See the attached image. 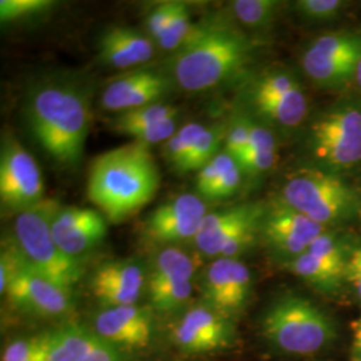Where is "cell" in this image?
I'll use <instances>...</instances> for the list:
<instances>
[{
	"label": "cell",
	"mask_w": 361,
	"mask_h": 361,
	"mask_svg": "<svg viewBox=\"0 0 361 361\" xmlns=\"http://www.w3.org/2000/svg\"><path fill=\"white\" fill-rule=\"evenodd\" d=\"M193 26L188 6L185 3L176 1L170 23L164 35L158 40V44L164 50L177 51L182 46V43L189 37Z\"/></svg>",
	"instance_id": "31"
},
{
	"label": "cell",
	"mask_w": 361,
	"mask_h": 361,
	"mask_svg": "<svg viewBox=\"0 0 361 361\" xmlns=\"http://www.w3.org/2000/svg\"><path fill=\"white\" fill-rule=\"evenodd\" d=\"M170 337L186 355H207L233 347L235 329L232 319L202 302L180 314L170 326Z\"/></svg>",
	"instance_id": "13"
},
{
	"label": "cell",
	"mask_w": 361,
	"mask_h": 361,
	"mask_svg": "<svg viewBox=\"0 0 361 361\" xmlns=\"http://www.w3.org/2000/svg\"><path fill=\"white\" fill-rule=\"evenodd\" d=\"M353 359L361 361V337H353Z\"/></svg>",
	"instance_id": "39"
},
{
	"label": "cell",
	"mask_w": 361,
	"mask_h": 361,
	"mask_svg": "<svg viewBox=\"0 0 361 361\" xmlns=\"http://www.w3.org/2000/svg\"><path fill=\"white\" fill-rule=\"evenodd\" d=\"M250 126H252V119L246 116H240L234 119L229 126H226L224 152L233 157L237 161V164L247 147L249 137H250Z\"/></svg>",
	"instance_id": "35"
},
{
	"label": "cell",
	"mask_w": 361,
	"mask_h": 361,
	"mask_svg": "<svg viewBox=\"0 0 361 361\" xmlns=\"http://www.w3.org/2000/svg\"><path fill=\"white\" fill-rule=\"evenodd\" d=\"M6 296L16 310L37 317H62L74 310L73 290L31 269L22 256L20 269L8 285Z\"/></svg>",
	"instance_id": "14"
},
{
	"label": "cell",
	"mask_w": 361,
	"mask_h": 361,
	"mask_svg": "<svg viewBox=\"0 0 361 361\" xmlns=\"http://www.w3.org/2000/svg\"><path fill=\"white\" fill-rule=\"evenodd\" d=\"M277 161V150H246L238 161L241 170L249 176L269 171Z\"/></svg>",
	"instance_id": "36"
},
{
	"label": "cell",
	"mask_w": 361,
	"mask_h": 361,
	"mask_svg": "<svg viewBox=\"0 0 361 361\" xmlns=\"http://www.w3.org/2000/svg\"><path fill=\"white\" fill-rule=\"evenodd\" d=\"M158 188L159 171L149 146L133 142L94 159L87 197L111 222H121L147 205Z\"/></svg>",
	"instance_id": "2"
},
{
	"label": "cell",
	"mask_w": 361,
	"mask_h": 361,
	"mask_svg": "<svg viewBox=\"0 0 361 361\" xmlns=\"http://www.w3.org/2000/svg\"><path fill=\"white\" fill-rule=\"evenodd\" d=\"M355 82L359 85V87H361V62L359 67H357V71H356V75H355Z\"/></svg>",
	"instance_id": "41"
},
{
	"label": "cell",
	"mask_w": 361,
	"mask_h": 361,
	"mask_svg": "<svg viewBox=\"0 0 361 361\" xmlns=\"http://www.w3.org/2000/svg\"><path fill=\"white\" fill-rule=\"evenodd\" d=\"M51 0H1L0 19L4 23L26 20L42 13H47L54 7Z\"/></svg>",
	"instance_id": "34"
},
{
	"label": "cell",
	"mask_w": 361,
	"mask_h": 361,
	"mask_svg": "<svg viewBox=\"0 0 361 361\" xmlns=\"http://www.w3.org/2000/svg\"><path fill=\"white\" fill-rule=\"evenodd\" d=\"M326 228L289 207L281 198L265 209L261 231L271 250L288 261L305 253Z\"/></svg>",
	"instance_id": "15"
},
{
	"label": "cell",
	"mask_w": 361,
	"mask_h": 361,
	"mask_svg": "<svg viewBox=\"0 0 361 361\" xmlns=\"http://www.w3.org/2000/svg\"><path fill=\"white\" fill-rule=\"evenodd\" d=\"M99 59L116 68H129L149 62L154 55L150 37L130 27L116 26L104 31L98 43Z\"/></svg>",
	"instance_id": "23"
},
{
	"label": "cell",
	"mask_w": 361,
	"mask_h": 361,
	"mask_svg": "<svg viewBox=\"0 0 361 361\" xmlns=\"http://www.w3.org/2000/svg\"><path fill=\"white\" fill-rule=\"evenodd\" d=\"M261 331L271 347L298 356L314 355L337 338L328 313L298 295L276 298L264 313Z\"/></svg>",
	"instance_id": "4"
},
{
	"label": "cell",
	"mask_w": 361,
	"mask_h": 361,
	"mask_svg": "<svg viewBox=\"0 0 361 361\" xmlns=\"http://www.w3.org/2000/svg\"><path fill=\"white\" fill-rule=\"evenodd\" d=\"M46 335V361H130L122 349L82 325L66 324Z\"/></svg>",
	"instance_id": "18"
},
{
	"label": "cell",
	"mask_w": 361,
	"mask_h": 361,
	"mask_svg": "<svg viewBox=\"0 0 361 361\" xmlns=\"http://www.w3.org/2000/svg\"><path fill=\"white\" fill-rule=\"evenodd\" d=\"M47 335L28 336L11 341L1 353V361H46Z\"/></svg>",
	"instance_id": "30"
},
{
	"label": "cell",
	"mask_w": 361,
	"mask_h": 361,
	"mask_svg": "<svg viewBox=\"0 0 361 361\" xmlns=\"http://www.w3.org/2000/svg\"><path fill=\"white\" fill-rule=\"evenodd\" d=\"M147 277L142 268L129 259L109 261L92 273L90 289L104 308L134 305L141 298Z\"/></svg>",
	"instance_id": "21"
},
{
	"label": "cell",
	"mask_w": 361,
	"mask_h": 361,
	"mask_svg": "<svg viewBox=\"0 0 361 361\" xmlns=\"http://www.w3.org/2000/svg\"><path fill=\"white\" fill-rule=\"evenodd\" d=\"M207 214V205L201 197L180 194L147 216L143 222V235L155 245L194 240Z\"/></svg>",
	"instance_id": "17"
},
{
	"label": "cell",
	"mask_w": 361,
	"mask_h": 361,
	"mask_svg": "<svg viewBox=\"0 0 361 361\" xmlns=\"http://www.w3.org/2000/svg\"><path fill=\"white\" fill-rule=\"evenodd\" d=\"M265 209L244 204L207 213L194 244L209 257L235 258L256 241Z\"/></svg>",
	"instance_id": "8"
},
{
	"label": "cell",
	"mask_w": 361,
	"mask_h": 361,
	"mask_svg": "<svg viewBox=\"0 0 361 361\" xmlns=\"http://www.w3.org/2000/svg\"><path fill=\"white\" fill-rule=\"evenodd\" d=\"M252 292V274L237 258H216L201 276L204 302L229 319L240 316Z\"/></svg>",
	"instance_id": "16"
},
{
	"label": "cell",
	"mask_w": 361,
	"mask_h": 361,
	"mask_svg": "<svg viewBox=\"0 0 361 361\" xmlns=\"http://www.w3.org/2000/svg\"><path fill=\"white\" fill-rule=\"evenodd\" d=\"M56 245L68 257H79L104 243L107 234L106 219L86 207H61L51 224Z\"/></svg>",
	"instance_id": "20"
},
{
	"label": "cell",
	"mask_w": 361,
	"mask_h": 361,
	"mask_svg": "<svg viewBox=\"0 0 361 361\" xmlns=\"http://www.w3.org/2000/svg\"><path fill=\"white\" fill-rule=\"evenodd\" d=\"M345 281L352 285L361 300V241L352 246L345 268Z\"/></svg>",
	"instance_id": "38"
},
{
	"label": "cell",
	"mask_w": 361,
	"mask_h": 361,
	"mask_svg": "<svg viewBox=\"0 0 361 361\" xmlns=\"http://www.w3.org/2000/svg\"><path fill=\"white\" fill-rule=\"evenodd\" d=\"M170 90V79L155 70H135L113 80L104 89L101 104L104 110L125 113L159 101Z\"/></svg>",
	"instance_id": "22"
},
{
	"label": "cell",
	"mask_w": 361,
	"mask_h": 361,
	"mask_svg": "<svg viewBox=\"0 0 361 361\" xmlns=\"http://www.w3.org/2000/svg\"><path fill=\"white\" fill-rule=\"evenodd\" d=\"M312 154L325 170L337 173L361 164V109L337 104L319 116L310 133Z\"/></svg>",
	"instance_id": "7"
},
{
	"label": "cell",
	"mask_w": 361,
	"mask_h": 361,
	"mask_svg": "<svg viewBox=\"0 0 361 361\" xmlns=\"http://www.w3.org/2000/svg\"><path fill=\"white\" fill-rule=\"evenodd\" d=\"M289 271L314 289L323 293H335L345 283V277L334 271L319 257L310 252L288 261Z\"/></svg>",
	"instance_id": "24"
},
{
	"label": "cell",
	"mask_w": 361,
	"mask_h": 361,
	"mask_svg": "<svg viewBox=\"0 0 361 361\" xmlns=\"http://www.w3.org/2000/svg\"><path fill=\"white\" fill-rule=\"evenodd\" d=\"M353 332H355V337H361V316L353 324Z\"/></svg>",
	"instance_id": "40"
},
{
	"label": "cell",
	"mask_w": 361,
	"mask_h": 361,
	"mask_svg": "<svg viewBox=\"0 0 361 361\" xmlns=\"http://www.w3.org/2000/svg\"><path fill=\"white\" fill-rule=\"evenodd\" d=\"M243 170L237 161L225 152H221V169L219 178L213 185L207 200H226L231 198L240 189Z\"/></svg>",
	"instance_id": "32"
},
{
	"label": "cell",
	"mask_w": 361,
	"mask_h": 361,
	"mask_svg": "<svg viewBox=\"0 0 361 361\" xmlns=\"http://www.w3.org/2000/svg\"><path fill=\"white\" fill-rule=\"evenodd\" d=\"M226 135V125H213L204 130L198 142L194 147L193 153L190 155L185 171H194L205 168L207 164L214 159L221 153L219 149L225 142Z\"/></svg>",
	"instance_id": "29"
},
{
	"label": "cell",
	"mask_w": 361,
	"mask_h": 361,
	"mask_svg": "<svg viewBox=\"0 0 361 361\" xmlns=\"http://www.w3.org/2000/svg\"><path fill=\"white\" fill-rule=\"evenodd\" d=\"M280 4L276 0H237L233 1L232 8L237 20L244 26L264 28L274 20Z\"/></svg>",
	"instance_id": "28"
},
{
	"label": "cell",
	"mask_w": 361,
	"mask_h": 361,
	"mask_svg": "<svg viewBox=\"0 0 361 361\" xmlns=\"http://www.w3.org/2000/svg\"><path fill=\"white\" fill-rule=\"evenodd\" d=\"M174 6H176V1L159 3L147 15L146 26H147L150 37L155 39L157 42L161 39L168 28L171 15L174 11Z\"/></svg>",
	"instance_id": "37"
},
{
	"label": "cell",
	"mask_w": 361,
	"mask_h": 361,
	"mask_svg": "<svg viewBox=\"0 0 361 361\" xmlns=\"http://www.w3.org/2000/svg\"><path fill=\"white\" fill-rule=\"evenodd\" d=\"M348 3L343 0H298L295 10L310 22H332L347 8Z\"/></svg>",
	"instance_id": "33"
},
{
	"label": "cell",
	"mask_w": 361,
	"mask_h": 361,
	"mask_svg": "<svg viewBox=\"0 0 361 361\" xmlns=\"http://www.w3.org/2000/svg\"><path fill=\"white\" fill-rule=\"evenodd\" d=\"M255 111L267 122L297 128L308 114L310 102L296 78L286 71H269L255 80L249 90Z\"/></svg>",
	"instance_id": "11"
},
{
	"label": "cell",
	"mask_w": 361,
	"mask_h": 361,
	"mask_svg": "<svg viewBox=\"0 0 361 361\" xmlns=\"http://www.w3.org/2000/svg\"><path fill=\"white\" fill-rule=\"evenodd\" d=\"M361 62V32L336 31L314 39L301 56L304 73L317 86L343 87L355 80Z\"/></svg>",
	"instance_id": "9"
},
{
	"label": "cell",
	"mask_w": 361,
	"mask_h": 361,
	"mask_svg": "<svg viewBox=\"0 0 361 361\" xmlns=\"http://www.w3.org/2000/svg\"><path fill=\"white\" fill-rule=\"evenodd\" d=\"M91 87L79 78L44 79L26 101L27 125L52 159L75 168L80 162L91 123Z\"/></svg>",
	"instance_id": "1"
},
{
	"label": "cell",
	"mask_w": 361,
	"mask_h": 361,
	"mask_svg": "<svg viewBox=\"0 0 361 361\" xmlns=\"http://www.w3.org/2000/svg\"><path fill=\"white\" fill-rule=\"evenodd\" d=\"M44 183L35 158L16 138L4 134L0 152V200L3 207L18 214L39 205Z\"/></svg>",
	"instance_id": "10"
},
{
	"label": "cell",
	"mask_w": 361,
	"mask_h": 361,
	"mask_svg": "<svg viewBox=\"0 0 361 361\" xmlns=\"http://www.w3.org/2000/svg\"><path fill=\"white\" fill-rule=\"evenodd\" d=\"M193 258L178 247L162 249L147 274V293L152 310L169 314L180 310L193 293Z\"/></svg>",
	"instance_id": "12"
},
{
	"label": "cell",
	"mask_w": 361,
	"mask_h": 361,
	"mask_svg": "<svg viewBox=\"0 0 361 361\" xmlns=\"http://www.w3.org/2000/svg\"><path fill=\"white\" fill-rule=\"evenodd\" d=\"M59 209L56 201L44 198L37 207L19 213L13 222V246L31 269L73 290L82 267L80 261L65 255L52 237V219Z\"/></svg>",
	"instance_id": "6"
},
{
	"label": "cell",
	"mask_w": 361,
	"mask_h": 361,
	"mask_svg": "<svg viewBox=\"0 0 361 361\" xmlns=\"http://www.w3.org/2000/svg\"><path fill=\"white\" fill-rule=\"evenodd\" d=\"M352 246H349L337 233L326 231L312 243L307 252L320 258L328 267L345 277V268Z\"/></svg>",
	"instance_id": "26"
},
{
	"label": "cell",
	"mask_w": 361,
	"mask_h": 361,
	"mask_svg": "<svg viewBox=\"0 0 361 361\" xmlns=\"http://www.w3.org/2000/svg\"><path fill=\"white\" fill-rule=\"evenodd\" d=\"M281 200L324 228L347 224L361 213L360 194L325 169L297 170L285 182Z\"/></svg>",
	"instance_id": "5"
},
{
	"label": "cell",
	"mask_w": 361,
	"mask_h": 361,
	"mask_svg": "<svg viewBox=\"0 0 361 361\" xmlns=\"http://www.w3.org/2000/svg\"><path fill=\"white\" fill-rule=\"evenodd\" d=\"M180 114L178 107L168 104H153L134 109L125 113H119L111 122L113 130L121 134L128 135L130 131L154 126L162 122L176 119Z\"/></svg>",
	"instance_id": "25"
},
{
	"label": "cell",
	"mask_w": 361,
	"mask_h": 361,
	"mask_svg": "<svg viewBox=\"0 0 361 361\" xmlns=\"http://www.w3.org/2000/svg\"><path fill=\"white\" fill-rule=\"evenodd\" d=\"M252 51L253 46L241 30L226 22L205 20L193 26L174 54L173 77L183 90H212L240 74Z\"/></svg>",
	"instance_id": "3"
},
{
	"label": "cell",
	"mask_w": 361,
	"mask_h": 361,
	"mask_svg": "<svg viewBox=\"0 0 361 361\" xmlns=\"http://www.w3.org/2000/svg\"><path fill=\"white\" fill-rule=\"evenodd\" d=\"M205 129L204 125L197 122L188 123L165 142V155L173 168L185 173L188 161Z\"/></svg>",
	"instance_id": "27"
},
{
	"label": "cell",
	"mask_w": 361,
	"mask_h": 361,
	"mask_svg": "<svg viewBox=\"0 0 361 361\" xmlns=\"http://www.w3.org/2000/svg\"><path fill=\"white\" fill-rule=\"evenodd\" d=\"M92 331L116 348H146L153 336V310L123 305L104 308L97 313Z\"/></svg>",
	"instance_id": "19"
}]
</instances>
